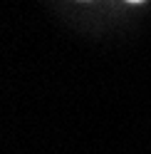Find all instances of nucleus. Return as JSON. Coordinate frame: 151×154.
<instances>
[{
    "label": "nucleus",
    "instance_id": "1",
    "mask_svg": "<svg viewBox=\"0 0 151 154\" xmlns=\"http://www.w3.org/2000/svg\"><path fill=\"white\" fill-rule=\"evenodd\" d=\"M129 3H141V0H129Z\"/></svg>",
    "mask_w": 151,
    "mask_h": 154
}]
</instances>
